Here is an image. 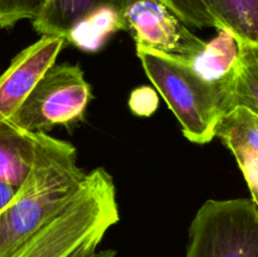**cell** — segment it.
<instances>
[{
    "instance_id": "9",
    "label": "cell",
    "mask_w": 258,
    "mask_h": 257,
    "mask_svg": "<svg viewBox=\"0 0 258 257\" xmlns=\"http://www.w3.org/2000/svg\"><path fill=\"white\" fill-rule=\"evenodd\" d=\"M238 55L233 70L217 85L224 113L243 106L258 113V43L237 40Z\"/></svg>"
},
{
    "instance_id": "18",
    "label": "cell",
    "mask_w": 258,
    "mask_h": 257,
    "mask_svg": "<svg viewBox=\"0 0 258 257\" xmlns=\"http://www.w3.org/2000/svg\"><path fill=\"white\" fill-rule=\"evenodd\" d=\"M18 188L7 183H0V211L9 203L17 193Z\"/></svg>"
},
{
    "instance_id": "8",
    "label": "cell",
    "mask_w": 258,
    "mask_h": 257,
    "mask_svg": "<svg viewBox=\"0 0 258 257\" xmlns=\"http://www.w3.org/2000/svg\"><path fill=\"white\" fill-rule=\"evenodd\" d=\"M214 136L232 151L244 176L251 199L258 204V113L238 106L219 118Z\"/></svg>"
},
{
    "instance_id": "14",
    "label": "cell",
    "mask_w": 258,
    "mask_h": 257,
    "mask_svg": "<svg viewBox=\"0 0 258 257\" xmlns=\"http://www.w3.org/2000/svg\"><path fill=\"white\" fill-rule=\"evenodd\" d=\"M237 40L258 43V0H204Z\"/></svg>"
},
{
    "instance_id": "10",
    "label": "cell",
    "mask_w": 258,
    "mask_h": 257,
    "mask_svg": "<svg viewBox=\"0 0 258 257\" xmlns=\"http://www.w3.org/2000/svg\"><path fill=\"white\" fill-rule=\"evenodd\" d=\"M40 133H29L9 121L0 122V183L19 188L34 161Z\"/></svg>"
},
{
    "instance_id": "3",
    "label": "cell",
    "mask_w": 258,
    "mask_h": 257,
    "mask_svg": "<svg viewBox=\"0 0 258 257\" xmlns=\"http://www.w3.org/2000/svg\"><path fill=\"white\" fill-rule=\"evenodd\" d=\"M136 55L154 87L181 126L183 135L194 144L213 140L219 118L224 115L217 85L199 77L190 67L170 57L136 50Z\"/></svg>"
},
{
    "instance_id": "12",
    "label": "cell",
    "mask_w": 258,
    "mask_h": 257,
    "mask_svg": "<svg viewBox=\"0 0 258 257\" xmlns=\"http://www.w3.org/2000/svg\"><path fill=\"white\" fill-rule=\"evenodd\" d=\"M238 55V42L228 29H217V35L207 42L202 52L190 58L170 57L190 67L207 82L219 85L233 70ZM168 57V55H166Z\"/></svg>"
},
{
    "instance_id": "4",
    "label": "cell",
    "mask_w": 258,
    "mask_h": 257,
    "mask_svg": "<svg viewBox=\"0 0 258 257\" xmlns=\"http://www.w3.org/2000/svg\"><path fill=\"white\" fill-rule=\"evenodd\" d=\"M185 257H258V204L208 199L197 211Z\"/></svg>"
},
{
    "instance_id": "20",
    "label": "cell",
    "mask_w": 258,
    "mask_h": 257,
    "mask_svg": "<svg viewBox=\"0 0 258 257\" xmlns=\"http://www.w3.org/2000/svg\"><path fill=\"white\" fill-rule=\"evenodd\" d=\"M92 253H93V252H92ZM92 253H82V254H78V256H76V257H88L90 254H92Z\"/></svg>"
},
{
    "instance_id": "19",
    "label": "cell",
    "mask_w": 258,
    "mask_h": 257,
    "mask_svg": "<svg viewBox=\"0 0 258 257\" xmlns=\"http://www.w3.org/2000/svg\"><path fill=\"white\" fill-rule=\"evenodd\" d=\"M88 257H116V252L113 249H103V251H95Z\"/></svg>"
},
{
    "instance_id": "5",
    "label": "cell",
    "mask_w": 258,
    "mask_h": 257,
    "mask_svg": "<svg viewBox=\"0 0 258 257\" xmlns=\"http://www.w3.org/2000/svg\"><path fill=\"white\" fill-rule=\"evenodd\" d=\"M91 100V86L80 66L53 63L8 121L29 133H47L55 125L83 120Z\"/></svg>"
},
{
    "instance_id": "11",
    "label": "cell",
    "mask_w": 258,
    "mask_h": 257,
    "mask_svg": "<svg viewBox=\"0 0 258 257\" xmlns=\"http://www.w3.org/2000/svg\"><path fill=\"white\" fill-rule=\"evenodd\" d=\"M122 10V7L111 3L93 8L71 27L64 35L66 43L83 52H97L115 33L125 30Z\"/></svg>"
},
{
    "instance_id": "15",
    "label": "cell",
    "mask_w": 258,
    "mask_h": 257,
    "mask_svg": "<svg viewBox=\"0 0 258 257\" xmlns=\"http://www.w3.org/2000/svg\"><path fill=\"white\" fill-rule=\"evenodd\" d=\"M184 24L196 28L226 29L212 14L204 0H160Z\"/></svg>"
},
{
    "instance_id": "13",
    "label": "cell",
    "mask_w": 258,
    "mask_h": 257,
    "mask_svg": "<svg viewBox=\"0 0 258 257\" xmlns=\"http://www.w3.org/2000/svg\"><path fill=\"white\" fill-rule=\"evenodd\" d=\"M128 0H49L40 14L32 20L33 28L42 35L63 37L86 13L101 4L111 3L125 8Z\"/></svg>"
},
{
    "instance_id": "7",
    "label": "cell",
    "mask_w": 258,
    "mask_h": 257,
    "mask_svg": "<svg viewBox=\"0 0 258 257\" xmlns=\"http://www.w3.org/2000/svg\"><path fill=\"white\" fill-rule=\"evenodd\" d=\"M64 45L63 37L42 35L13 58L0 76V122L8 121L17 112L35 83L55 63Z\"/></svg>"
},
{
    "instance_id": "2",
    "label": "cell",
    "mask_w": 258,
    "mask_h": 257,
    "mask_svg": "<svg viewBox=\"0 0 258 257\" xmlns=\"http://www.w3.org/2000/svg\"><path fill=\"white\" fill-rule=\"evenodd\" d=\"M120 221L116 186L102 168L86 173L72 198L8 257H76L92 253Z\"/></svg>"
},
{
    "instance_id": "16",
    "label": "cell",
    "mask_w": 258,
    "mask_h": 257,
    "mask_svg": "<svg viewBox=\"0 0 258 257\" xmlns=\"http://www.w3.org/2000/svg\"><path fill=\"white\" fill-rule=\"evenodd\" d=\"M49 0H0V28L14 27L20 20L35 19Z\"/></svg>"
},
{
    "instance_id": "17",
    "label": "cell",
    "mask_w": 258,
    "mask_h": 257,
    "mask_svg": "<svg viewBox=\"0 0 258 257\" xmlns=\"http://www.w3.org/2000/svg\"><path fill=\"white\" fill-rule=\"evenodd\" d=\"M128 106L135 115L149 117L155 112L159 106L158 93L154 88L146 86L136 88L131 92Z\"/></svg>"
},
{
    "instance_id": "1",
    "label": "cell",
    "mask_w": 258,
    "mask_h": 257,
    "mask_svg": "<svg viewBox=\"0 0 258 257\" xmlns=\"http://www.w3.org/2000/svg\"><path fill=\"white\" fill-rule=\"evenodd\" d=\"M85 175L72 144L40 133L30 171L0 211V257L9 256L62 209Z\"/></svg>"
},
{
    "instance_id": "6",
    "label": "cell",
    "mask_w": 258,
    "mask_h": 257,
    "mask_svg": "<svg viewBox=\"0 0 258 257\" xmlns=\"http://www.w3.org/2000/svg\"><path fill=\"white\" fill-rule=\"evenodd\" d=\"M122 18L125 30L135 40L136 50L190 58L207 44L160 0H128Z\"/></svg>"
}]
</instances>
